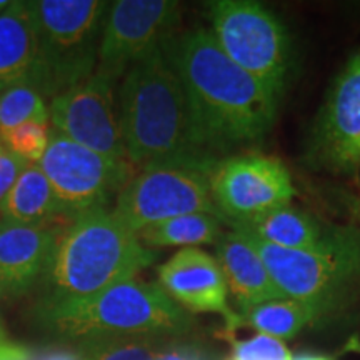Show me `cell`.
Here are the masks:
<instances>
[{
    "instance_id": "8fae6325",
    "label": "cell",
    "mask_w": 360,
    "mask_h": 360,
    "mask_svg": "<svg viewBox=\"0 0 360 360\" xmlns=\"http://www.w3.org/2000/svg\"><path fill=\"white\" fill-rule=\"evenodd\" d=\"M180 7L172 0L110 2L102 27L96 72L119 80L134 62L174 37Z\"/></svg>"
},
{
    "instance_id": "52a82bcc",
    "label": "cell",
    "mask_w": 360,
    "mask_h": 360,
    "mask_svg": "<svg viewBox=\"0 0 360 360\" xmlns=\"http://www.w3.org/2000/svg\"><path fill=\"white\" fill-rule=\"evenodd\" d=\"M217 162L212 155H186L147 165L122 188L112 214L132 233L187 214H212L222 220L210 192Z\"/></svg>"
},
{
    "instance_id": "e0dca14e",
    "label": "cell",
    "mask_w": 360,
    "mask_h": 360,
    "mask_svg": "<svg viewBox=\"0 0 360 360\" xmlns=\"http://www.w3.org/2000/svg\"><path fill=\"white\" fill-rule=\"evenodd\" d=\"M27 85L40 92L42 67L29 2H11L0 15V89Z\"/></svg>"
},
{
    "instance_id": "277c9868",
    "label": "cell",
    "mask_w": 360,
    "mask_h": 360,
    "mask_svg": "<svg viewBox=\"0 0 360 360\" xmlns=\"http://www.w3.org/2000/svg\"><path fill=\"white\" fill-rule=\"evenodd\" d=\"M40 326L69 340L148 337L179 339L192 330L193 319L159 283L127 278L98 294L35 310Z\"/></svg>"
},
{
    "instance_id": "5b68a950",
    "label": "cell",
    "mask_w": 360,
    "mask_h": 360,
    "mask_svg": "<svg viewBox=\"0 0 360 360\" xmlns=\"http://www.w3.org/2000/svg\"><path fill=\"white\" fill-rule=\"evenodd\" d=\"M110 2L102 0H32L45 98L60 96L97 69L102 27Z\"/></svg>"
},
{
    "instance_id": "3957f363",
    "label": "cell",
    "mask_w": 360,
    "mask_h": 360,
    "mask_svg": "<svg viewBox=\"0 0 360 360\" xmlns=\"http://www.w3.org/2000/svg\"><path fill=\"white\" fill-rule=\"evenodd\" d=\"M159 257L107 209L64 224L37 283V307L82 300L137 277Z\"/></svg>"
},
{
    "instance_id": "2e32d148",
    "label": "cell",
    "mask_w": 360,
    "mask_h": 360,
    "mask_svg": "<svg viewBox=\"0 0 360 360\" xmlns=\"http://www.w3.org/2000/svg\"><path fill=\"white\" fill-rule=\"evenodd\" d=\"M217 262L227 289L238 305L237 312L269 300L285 299L274 283L257 247L244 232L231 229L215 244Z\"/></svg>"
},
{
    "instance_id": "5bb4252c",
    "label": "cell",
    "mask_w": 360,
    "mask_h": 360,
    "mask_svg": "<svg viewBox=\"0 0 360 360\" xmlns=\"http://www.w3.org/2000/svg\"><path fill=\"white\" fill-rule=\"evenodd\" d=\"M159 285L175 304L192 314H219L225 330L238 328V315L229 305V289L217 259L199 247L180 249L157 269Z\"/></svg>"
},
{
    "instance_id": "4316f807",
    "label": "cell",
    "mask_w": 360,
    "mask_h": 360,
    "mask_svg": "<svg viewBox=\"0 0 360 360\" xmlns=\"http://www.w3.org/2000/svg\"><path fill=\"white\" fill-rule=\"evenodd\" d=\"M27 164L29 162L20 159L19 155L13 154L2 143V147H0V212H2V207L6 204L8 193L12 192Z\"/></svg>"
},
{
    "instance_id": "d6a6232c",
    "label": "cell",
    "mask_w": 360,
    "mask_h": 360,
    "mask_svg": "<svg viewBox=\"0 0 360 360\" xmlns=\"http://www.w3.org/2000/svg\"><path fill=\"white\" fill-rule=\"evenodd\" d=\"M7 335H6V330H4L2 323H0V340H6Z\"/></svg>"
},
{
    "instance_id": "836d02e7",
    "label": "cell",
    "mask_w": 360,
    "mask_h": 360,
    "mask_svg": "<svg viewBox=\"0 0 360 360\" xmlns=\"http://www.w3.org/2000/svg\"><path fill=\"white\" fill-rule=\"evenodd\" d=\"M7 340H8V339H6V340H0V345H2V344H4V342H7Z\"/></svg>"
},
{
    "instance_id": "ffe728a7",
    "label": "cell",
    "mask_w": 360,
    "mask_h": 360,
    "mask_svg": "<svg viewBox=\"0 0 360 360\" xmlns=\"http://www.w3.org/2000/svg\"><path fill=\"white\" fill-rule=\"evenodd\" d=\"M237 312V310H236ZM238 327H250L259 334L287 340L326 315L312 304L294 299H277L237 312Z\"/></svg>"
},
{
    "instance_id": "30bf717a",
    "label": "cell",
    "mask_w": 360,
    "mask_h": 360,
    "mask_svg": "<svg viewBox=\"0 0 360 360\" xmlns=\"http://www.w3.org/2000/svg\"><path fill=\"white\" fill-rule=\"evenodd\" d=\"M215 209L224 224L247 222L278 207L289 205L295 187L282 160L264 154L219 159L210 179Z\"/></svg>"
},
{
    "instance_id": "1f68e13d",
    "label": "cell",
    "mask_w": 360,
    "mask_h": 360,
    "mask_svg": "<svg viewBox=\"0 0 360 360\" xmlns=\"http://www.w3.org/2000/svg\"><path fill=\"white\" fill-rule=\"evenodd\" d=\"M8 6H11V2H8V0H0V15L7 11Z\"/></svg>"
},
{
    "instance_id": "9a60e30c",
    "label": "cell",
    "mask_w": 360,
    "mask_h": 360,
    "mask_svg": "<svg viewBox=\"0 0 360 360\" xmlns=\"http://www.w3.org/2000/svg\"><path fill=\"white\" fill-rule=\"evenodd\" d=\"M62 225H24L0 220V292L22 295L37 287Z\"/></svg>"
},
{
    "instance_id": "7402d4cb",
    "label": "cell",
    "mask_w": 360,
    "mask_h": 360,
    "mask_svg": "<svg viewBox=\"0 0 360 360\" xmlns=\"http://www.w3.org/2000/svg\"><path fill=\"white\" fill-rule=\"evenodd\" d=\"M49 105L42 94L27 85L0 92V137L30 122H49Z\"/></svg>"
},
{
    "instance_id": "4fadbf2b",
    "label": "cell",
    "mask_w": 360,
    "mask_h": 360,
    "mask_svg": "<svg viewBox=\"0 0 360 360\" xmlns=\"http://www.w3.org/2000/svg\"><path fill=\"white\" fill-rule=\"evenodd\" d=\"M117 80L94 72L84 82L53 97L49 105L52 127L80 146L112 159L129 160L115 101Z\"/></svg>"
},
{
    "instance_id": "e575fe53",
    "label": "cell",
    "mask_w": 360,
    "mask_h": 360,
    "mask_svg": "<svg viewBox=\"0 0 360 360\" xmlns=\"http://www.w3.org/2000/svg\"><path fill=\"white\" fill-rule=\"evenodd\" d=\"M0 147H2V139H0Z\"/></svg>"
},
{
    "instance_id": "44dd1931",
    "label": "cell",
    "mask_w": 360,
    "mask_h": 360,
    "mask_svg": "<svg viewBox=\"0 0 360 360\" xmlns=\"http://www.w3.org/2000/svg\"><path fill=\"white\" fill-rule=\"evenodd\" d=\"M224 233V222L217 215L187 214L148 225L135 236L142 242V245L155 250L159 247L191 249V247L217 244Z\"/></svg>"
},
{
    "instance_id": "6da1fadb",
    "label": "cell",
    "mask_w": 360,
    "mask_h": 360,
    "mask_svg": "<svg viewBox=\"0 0 360 360\" xmlns=\"http://www.w3.org/2000/svg\"><path fill=\"white\" fill-rule=\"evenodd\" d=\"M162 51L184 85L210 155L257 142L272 129L278 98L225 56L209 30L174 35Z\"/></svg>"
},
{
    "instance_id": "ac0fdd59",
    "label": "cell",
    "mask_w": 360,
    "mask_h": 360,
    "mask_svg": "<svg viewBox=\"0 0 360 360\" xmlns=\"http://www.w3.org/2000/svg\"><path fill=\"white\" fill-rule=\"evenodd\" d=\"M229 227L281 249L309 250L323 244L334 225H323L307 210L289 204Z\"/></svg>"
},
{
    "instance_id": "4dcf8cb0",
    "label": "cell",
    "mask_w": 360,
    "mask_h": 360,
    "mask_svg": "<svg viewBox=\"0 0 360 360\" xmlns=\"http://www.w3.org/2000/svg\"><path fill=\"white\" fill-rule=\"evenodd\" d=\"M345 204H347L349 210L352 212L354 219H357L360 222V200L359 199H349V197H347V199H345Z\"/></svg>"
},
{
    "instance_id": "8992f818",
    "label": "cell",
    "mask_w": 360,
    "mask_h": 360,
    "mask_svg": "<svg viewBox=\"0 0 360 360\" xmlns=\"http://www.w3.org/2000/svg\"><path fill=\"white\" fill-rule=\"evenodd\" d=\"M250 238L285 299L330 314L360 283V229L355 225H334L327 240L309 250H287Z\"/></svg>"
},
{
    "instance_id": "7a4b0ae2",
    "label": "cell",
    "mask_w": 360,
    "mask_h": 360,
    "mask_svg": "<svg viewBox=\"0 0 360 360\" xmlns=\"http://www.w3.org/2000/svg\"><path fill=\"white\" fill-rule=\"evenodd\" d=\"M117 107L125 154L135 172L177 157L210 155L200 142L184 85L162 47L129 67Z\"/></svg>"
},
{
    "instance_id": "9c48e42d",
    "label": "cell",
    "mask_w": 360,
    "mask_h": 360,
    "mask_svg": "<svg viewBox=\"0 0 360 360\" xmlns=\"http://www.w3.org/2000/svg\"><path fill=\"white\" fill-rule=\"evenodd\" d=\"M39 165L64 207L67 220L107 209L135 174L129 160L98 154L53 127Z\"/></svg>"
},
{
    "instance_id": "7c38bea8",
    "label": "cell",
    "mask_w": 360,
    "mask_h": 360,
    "mask_svg": "<svg viewBox=\"0 0 360 360\" xmlns=\"http://www.w3.org/2000/svg\"><path fill=\"white\" fill-rule=\"evenodd\" d=\"M310 165L342 175L360 170V51L337 75L307 143Z\"/></svg>"
},
{
    "instance_id": "ba28073f",
    "label": "cell",
    "mask_w": 360,
    "mask_h": 360,
    "mask_svg": "<svg viewBox=\"0 0 360 360\" xmlns=\"http://www.w3.org/2000/svg\"><path fill=\"white\" fill-rule=\"evenodd\" d=\"M210 22L225 56L281 98L292 70V39L276 13L252 0H219L210 4Z\"/></svg>"
},
{
    "instance_id": "83f0119b",
    "label": "cell",
    "mask_w": 360,
    "mask_h": 360,
    "mask_svg": "<svg viewBox=\"0 0 360 360\" xmlns=\"http://www.w3.org/2000/svg\"><path fill=\"white\" fill-rule=\"evenodd\" d=\"M34 360H84V357L75 345L53 344L34 350Z\"/></svg>"
},
{
    "instance_id": "f546056e",
    "label": "cell",
    "mask_w": 360,
    "mask_h": 360,
    "mask_svg": "<svg viewBox=\"0 0 360 360\" xmlns=\"http://www.w3.org/2000/svg\"><path fill=\"white\" fill-rule=\"evenodd\" d=\"M290 360H335L332 355L327 354H315V352H300L292 355Z\"/></svg>"
},
{
    "instance_id": "603a6c76",
    "label": "cell",
    "mask_w": 360,
    "mask_h": 360,
    "mask_svg": "<svg viewBox=\"0 0 360 360\" xmlns=\"http://www.w3.org/2000/svg\"><path fill=\"white\" fill-rule=\"evenodd\" d=\"M162 340L148 337H110L79 340L75 347L84 360H157Z\"/></svg>"
},
{
    "instance_id": "d4e9b609",
    "label": "cell",
    "mask_w": 360,
    "mask_h": 360,
    "mask_svg": "<svg viewBox=\"0 0 360 360\" xmlns=\"http://www.w3.org/2000/svg\"><path fill=\"white\" fill-rule=\"evenodd\" d=\"M232 340L233 360H290L292 354L283 340L257 334L245 340Z\"/></svg>"
},
{
    "instance_id": "d6986e66",
    "label": "cell",
    "mask_w": 360,
    "mask_h": 360,
    "mask_svg": "<svg viewBox=\"0 0 360 360\" xmlns=\"http://www.w3.org/2000/svg\"><path fill=\"white\" fill-rule=\"evenodd\" d=\"M0 220L24 225L67 224L64 207L39 164H27L8 193Z\"/></svg>"
},
{
    "instance_id": "cb8c5ba5",
    "label": "cell",
    "mask_w": 360,
    "mask_h": 360,
    "mask_svg": "<svg viewBox=\"0 0 360 360\" xmlns=\"http://www.w3.org/2000/svg\"><path fill=\"white\" fill-rule=\"evenodd\" d=\"M51 127L49 122H30L2 135V143L8 150L29 164H39L49 146Z\"/></svg>"
},
{
    "instance_id": "484cf974",
    "label": "cell",
    "mask_w": 360,
    "mask_h": 360,
    "mask_svg": "<svg viewBox=\"0 0 360 360\" xmlns=\"http://www.w3.org/2000/svg\"><path fill=\"white\" fill-rule=\"evenodd\" d=\"M157 360H212V357L200 344L179 337L160 342Z\"/></svg>"
},
{
    "instance_id": "d590c367",
    "label": "cell",
    "mask_w": 360,
    "mask_h": 360,
    "mask_svg": "<svg viewBox=\"0 0 360 360\" xmlns=\"http://www.w3.org/2000/svg\"><path fill=\"white\" fill-rule=\"evenodd\" d=\"M0 92H2V89H0Z\"/></svg>"
},
{
    "instance_id": "f1b7e54d",
    "label": "cell",
    "mask_w": 360,
    "mask_h": 360,
    "mask_svg": "<svg viewBox=\"0 0 360 360\" xmlns=\"http://www.w3.org/2000/svg\"><path fill=\"white\" fill-rule=\"evenodd\" d=\"M0 360H34V350L7 340L0 345Z\"/></svg>"
}]
</instances>
